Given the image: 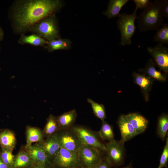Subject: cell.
<instances>
[{
	"instance_id": "e575fe53",
	"label": "cell",
	"mask_w": 168,
	"mask_h": 168,
	"mask_svg": "<svg viewBox=\"0 0 168 168\" xmlns=\"http://www.w3.org/2000/svg\"><path fill=\"white\" fill-rule=\"evenodd\" d=\"M29 168H45L42 166L34 163V164L30 166Z\"/></svg>"
},
{
	"instance_id": "83f0119b",
	"label": "cell",
	"mask_w": 168,
	"mask_h": 168,
	"mask_svg": "<svg viewBox=\"0 0 168 168\" xmlns=\"http://www.w3.org/2000/svg\"><path fill=\"white\" fill-rule=\"evenodd\" d=\"M146 71L150 76L154 78L161 81L165 80V77L160 72L156 70L153 63L151 61L149 62L147 65Z\"/></svg>"
},
{
	"instance_id": "1f68e13d",
	"label": "cell",
	"mask_w": 168,
	"mask_h": 168,
	"mask_svg": "<svg viewBox=\"0 0 168 168\" xmlns=\"http://www.w3.org/2000/svg\"><path fill=\"white\" fill-rule=\"evenodd\" d=\"M133 1L138 9L143 10L148 6L151 2L149 0H133Z\"/></svg>"
},
{
	"instance_id": "f546056e",
	"label": "cell",
	"mask_w": 168,
	"mask_h": 168,
	"mask_svg": "<svg viewBox=\"0 0 168 168\" xmlns=\"http://www.w3.org/2000/svg\"><path fill=\"white\" fill-rule=\"evenodd\" d=\"M136 76L135 81L136 83L142 88H147L150 84V80L142 75L136 74Z\"/></svg>"
},
{
	"instance_id": "836d02e7",
	"label": "cell",
	"mask_w": 168,
	"mask_h": 168,
	"mask_svg": "<svg viewBox=\"0 0 168 168\" xmlns=\"http://www.w3.org/2000/svg\"><path fill=\"white\" fill-rule=\"evenodd\" d=\"M0 168H9L3 162L0 156Z\"/></svg>"
},
{
	"instance_id": "30bf717a",
	"label": "cell",
	"mask_w": 168,
	"mask_h": 168,
	"mask_svg": "<svg viewBox=\"0 0 168 168\" xmlns=\"http://www.w3.org/2000/svg\"><path fill=\"white\" fill-rule=\"evenodd\" d=\"M147 50L159 67L167 72L168 69V47L159 43L154 47H148Z\"/></svg>"
},
{
	"instance_id": "2e32d148",
	"label": "cell",
	"mask_w": 168,
	"mask_h": 168,
	"mask_svg": "<svg viewBox=\"0 0 168 168\" xmlns=\"http://www.w3.org/2000/svg\"><path fill=\"white\" fill-rule=\"evenodd\" d=\"M26 133V144L25 147L30 146L33 143L41 142L44 140L42 131L37 127L28 125Z\"/></svg>"
},
{
	"instance_id": "e0dca14e",
	"label": "cell",
	"mask_w": 168,
	"mask_h": 168,
	"mask_svg": "<svg viewBox=\"0 0 168 168\" xmlns=\"http://www.w3.org/2000/svg\"><path fill=\"white\" fill-rule=\"evenodd\" d=\"M34 162L25 148L21 150L15 156L13 168H29Z\"/></svg>"
},
{
	"instance_id": "d6986e66",
	"label": "cell",
	"mask_w": 168,
	"mask_h": 168,
	"mask_svg": "<svg viewBox=\"0 0 168 168\" xmlns=\"http://www.w3.org/2000/svg\"><path fill=\"white\" fill-rule=\"evenodd\" d=\"M129 1V0H110L106 10L103 14L108 19L118 16L121 9Z\"/></svg>"
},
{
	"instance_id": "ac0fdd59",
	"label": "cell",
	"mask_w": 168,
	"mask_h": 168,
	"mask_svg": "<svg viewBox=\"0 0 168 168\" xmlns=\"http://www.w3.org/2000/svg\"><path fill=\"white\" fill-rule=\"evenodd\" d=\"M16 143L14 133L11 130L5 129L0 130V145L12 151Z\"/></svg>"
},
{
	"instance_id": "ba28073f",
	"label": "cell",
	"mask_w": 168,
	"mask_h": 168,
	"mask_svg": "<svg viewBox=\"0 0 168 168\" xmlns=\"http://www.w3.org/2000/svg\"><path fill=\"white\" fill-rule=\"evenodd\" d=\"M58 168H72L80 166L77 152L61 147L53 163Z\"/></svg>"
},
{
	"instance_id": "74e56055",
	"label": "cell",
	"mask_w": 168,
	"mask_h": 168,
	"mask_svg": "<svg viewBox=\"0 0 168 168\" xmlns=\"http://www.w3.org/2000/svg\"><path fill=\"white\" fill-rule=\"evenodd\" d=\"M48 168H58L56 167H55V166H54V165L52 166H51L50 167H49Z\"/></svg>"
},
{
	"instance_id": "9a60e30c",
	"label": "cell",
	"mask_w": 168,
	"mask_h": 168,
	"mask_svg": "<svg viewBox=\"0 0 168 168\" xmlns=\"http://www.w3.org/2000/svg\"><path fill=\"white\" fill-rule=\"evenodd\" d=\"M77 117V113L75 109L65 112L56 117L59 130L66 129L72 128L76 121Z\"/></svg>"
},
{
	"instance_id": "d4e9b609",
	"label": "cell",
	"mask_w": 168,
	"mask_h": 168,
	"mask_svg": "<svg viewBox=\"0 0 168 168\" xmlns=\"http://www.w3.org/2000/svg\"><path fill=\"white\" fill-rule=\"evenodd\" d=\"M168 129V118L165 115L159 119L157 128V134L160 138L164 141Z\"/></svg>"
},
{
	"instance_id": "8d00e7d4",
	"label": "cell",
	"mask_w": 168,
	"mask_h": 168,
	"mask_svg": "<svg viewBox=\"0 0 168 168\" xmlns=\"http://www.w3.org/2000/svg\"><path fill=\"white\" fill-rule=\"evenodd\" d=\"M133 168L131 165V164H130V165H129L125 167H122V168Z\"/></svg>"
},
{
	"instance_id": "7c38bea8",
	"label": "cell",
	"mask_w": 168,
	"mask_h": 168,
	"mask_svg": "<svg viewBox=\"0 0 168 168\" xmlns=\"http://www.w3.org/2000/svg\"><path fill=\"white\" fill-rule=\"evenodd\" d=\"M45 152L49 160L53 164L61 146L57 137V133L39 142Z\"/></svg>"
},
{
	"instance_id": "8fae6325",
	"label": "cell",
	"mask_w": 168,
	"mask_h": 168,
	"mask_svg": "<svg viewBox=\"0 0 168 168\" xmlns=\"http://www.w3.org/2000/svg\"><path fill=\"white\" fill-rule=\"evenodd\" d=\"M25 148L30 154L34 163L45 168L53 165L49 160L45 152L39 142L36 143Z\"/></svg>"
},
{
	"instance_id": "4fadbf2b",
	"label": "cell",
	"mask_w": 168,
	"mask_h": 168,
	"mask_svg": "<svg viewBox=\"0 0 168 168\" xmlns=\"http://www.w3.org/2000/svg\"><path fill=\"white\" fill-rule=\"evenodd\" d=\"M118 124L121 135V140L124 142L138 135L132 125L124 115L121 116L118 121Z\"/></svg>"
},
{
	"instance_id": "8992f818",
	"label": "cell",
	"mask_w": 168,
	"mask_h": 168,
	"mask_svg": "<svg viewBox=\"0 0 168 168\" xmlns=\"http://www.w3.org/2000/svg\"><path fill=\"white\" fill-rule=\"evenodd\" d=\"M124 143L120 139L115 140L107 143L105 145V151L106 156L105 160L111 166H118L123 163L124 152Z\"/></svg>"
},
{
	"instance_id": "f1b7e54d",
	"label": "cell",
	"mask_w": 168,
	"mask_h": 168,
	"mask_svg": "<svg viewBox=\"0 0 168 168\" xmlns=\"http://www.w3.org/2000/svg\"><path fill=\"white\" fill-rule=\"evenodd\" d=\"M168 161V137L166 138L165 144L161 156L160 163L157 168L167 167Z\"/></svg>"
},
{
	"instance_id": "3957f363",
	"label": "cell",
	"mask_w": 168,
	"mask_h": 168,
	"mask_svg": "<svg viewBox=\"0 0 168 168\" xmlns=\"http://www.w3.org/2000/svg\"><path fill=\"white\" fill-rule=\"evenodd\" d=\"M138 9L136 7L132 13H123L120 14L118 16L117 24L121 34L120 44L122 46L130 45L132 43V37L136 29L135 21L138 17Z\"/></svg>"
},
{
	"instance_id": "277c9868",
	"label": "cell",
	"mask_w": 168,
	"mask_h": 168,
	"mask_svg": "<svg viewBox=\"0 0 168 168\" xmlns=\"http://www.w3.org/2000/svg\"><path fill=\"white\" fill-rule=\"evenodd\" d=\"M28 31L39 35L47 41L60 37L54 15L39 21L32 26Z\"/></svg>"
},
{
	"instance_id": "4dcf8cb0",
	"label": "cell",
	"mask_w": 168,
	"mask_h": 168,
	"mask_svg": "<svg viewBox=\"0 0 168 168\" xmlns=\"http://www.w3.org/2000/svg\"><path fill=\"white\" fill-rule=\"evenodd\" d=\"M161 12L163 17L168 19V1L161 0Z\"/></svg>"
},
{
	"instance_id": "5b68a950",
	"label": "cell",
	"mask_w": 168,
	"mask_h": 168,
	"mask_svg": "<svg viewBox=\"0 0 168 168\" xmlns=\"http://www.w3.org/2000/svg\"><path fill=\"white\" fill-rule=\"evenodd\" d=\"M77 152L82 168H94L103 159L100 150L87 145L82 144Z\"/></svg>"
},
{
	"instance_id": "7a4b0ae2",
	"label": "cell",
	"mask_w": 168,
	"mask_h": 168,
	"mask_svg": "<svg viewBox=\"0 0 168 168\" xmlns=\"http://www.w3.org/2000/svg\"><path fill=\"white\" fill-rule=\"evenodd\" d=\"M161 0L151 2L137 17L138 28L140 32L157 30L163 24L161 12Z\"/></svg>"
},
{
	"instance_id": "5bb4252c",
	"label": "cell",
	"mask_w": 168,
	"mask_h": 168,
	"mask_svg": "<svg viewBox=\"0 0 168 168\" xmlns=\"http://www.w3.org/2000/svg\"><path fill=\"white\" fill-rule=\"evenodd\" d=\"M124 115L138 135L143 132L147 128L148 121L143 116L136 113H131Z\"/></svg>"
},
{
	"instance_id": "9c48e42d",
	"label": "cell",
	"mask_w": 168,
	"mask_h": 168,
	"mask_svg": "<svg viewBox=\"0 0 168 168\" xmlns=\"http://www.w3.org/2000/svg\"><path fill=\"white\" fill-rule=\"evenodd\" d=\"M78 135L82 144L92 146L104 151L105 145L99 140L96 135L86 128L80 126L71 128Z\"/></svg>"
},
{
	"instance_id": "7402d4cb",
	"label": "cell",
	"mask_w": 168,
	"mask_h": 168,
	"mask_svg": "<svg viewBox=\"0 0 168 168\" xmlns=\"http://www.w3.org/2000/svg\"><path fill=\"white\" fill-rule=\"evenodd\" d=\"M60 130L56 117L50 114L47 119L46 123L42 131L44 138H46Z\"/></svg>"
},
{
	"instance_id": "cb8c5ba5",
	"label": "cell",
	"mask_w": 168,
	"mask_h": 168,
	"mask_svg": "<svg viewBox=\"0 0 168 168\" xmlns=\"http://www.w3.org/2000/svg\"><path fill=\"white\" fill-rule=\"evenodd\" d=\"M153 40L166 45H168V24L163 23L155 35Z\"/></svg>"
},
{
	"instance_id": "52a82bcc",
	"label": "cell",
	"mask_w": 168,
	"mask_h": 168,
	"mask_svg": "<svg viewBox=\"0 0 168 168\" xmlns=\"http://www.w3.org/2000/svg\"><path fill=\"white\" fill-rule=\"evenodd\" d=\"M57 137L61 147L72 152H77L82 144L71 128L59 130L57 132Z\"/></svg>"
},
{
	"instance_id": "d6a6232c",
	"label": "cell",
	"mask_w": 168,
	"mask_h": 168,
	"mask_svg": "<svg viewBox=\"0 0 168 168\" xmlns=\"http://www.w3.org/2000/svg\"><path fill=\"white\" fill-rule=\"evenodd\" d=\"M110 166L105 159H103L101 162L94 168H110Z\"/></svg>"
},
{
	"instance_id": "ffe728a7",
	"label": "cell",
	"mask_w": 168,
	"mask_h": 168,
	"mask_svg": "<svg viewBox=\"0 0 168 168\" xmlns=\"http://www.w3.org/2000/svg\"><path fill=\"white\" fill-rule=\"evenodd\" d=\"M18 43L22 44H30L35 46H46L47 41L39 35L33 34L30 35H21L18 41Z\"/></svg>"
},
{
	"instance_id": "44dd1931",
	"label": "cell",
	"mask_w": 168,
	"mask_h": 168,
	"mask_svg": "<svg viewBox=\"0 0 168 168\" xmlns=\"http://www.w3.org/2000/svg\"><path fill=\"white\" fill-rule=\"evenodd\" d=\"M71 41L67 39H56L47 41L45 47L49 52L58 50H67L71 47Z\"/></svg>"
},
{
	"instance_id": "4316f807",
	"label": "cell",
	"mask_w": 168,
	"mask_h": 168,
	"mask_svg": "<svg viewBox=\"0 0 168 168\" xmlns=\"http://www.w3.org/2000/svg\"><path fill=\"white\" fill-rule=\"evenodd\" d=\"M12 150L1 147L0 156L3 162L9 168H13L15 156Z\"/></svg>"
},
{
	"instance_id": "f35d334b",
	"label": "cell",
	"mask_w": 168,
	"mask_h": 168,
	"mask_svg": "<svg viewBox=\"0 0 168 168\" xmlns=\"http://www.w3.org/2000/svg\"><path fill=\"white\" fill-rule=\"evenodd\" d=\"M72 168H82L81 166H78V167H73Z\"/></svg>"
},
{
	"instance_id": "d590c367",
	"label": "cell",
	"mask_w": 168,
	"mask_h": 168,
	"mask_svg": "<svg viewBox=\"0 0 168 168\" xmlns=\"http://www.w3.org/2000/svg\"><path fill=\"white\" fill-rule=\"evenodd\" d=\"M4 34L3 31L0 27V41H1L3 39Z\"/></svg>"
},
{
	"instance_id": "484cf974",
	"label": "cell",
	"mask_w": 168,
	"mask_h": 168,
	"mask_svg": "<svg viewBox=\"0 0 168 168\" xmlns=\"http://www.w3.org/2000/svg\"><path fill=\"white\" fill-rule=\"evenodd\" d=\"M87 101L91 104L95 116L102 121L104 120L106 118V115L104 105L102 104L96 102L90 98H88Z\"/></svg>"
},
{
	"instance_id": "603a6c76",
	"label": "cell",
	"mask_w": 168,
	"mask_h": 168,
	"mask_svg": "<svg viewBox=\"0 0 168 168\" xmlns=\"http://www.w3.org/2000/svg\"><path fill=\"white\" fill-rule=\"evenodd\" d=\"M98 135L103 140L111 142L115 140L112 126L106 121H102V125L99 131Z\"/></svg>"
},
{
	"instance_id": "6da1fadb",
	"label": "cell",
	"mask_w": 168,
	"mask_h": 168,
	"mask_svg": "<svg viewBox=\"0 0 168 168\" xmlns=\"http://www.w3.org/2000/svg\"><path fill=\"white\" fill-rule=\"evenodd\" d=\"M16 5L14 20L17 31L23 33L40 20L54 15L62 6L59 0L19 1Z\"/></svg>"
}]
</instances>
